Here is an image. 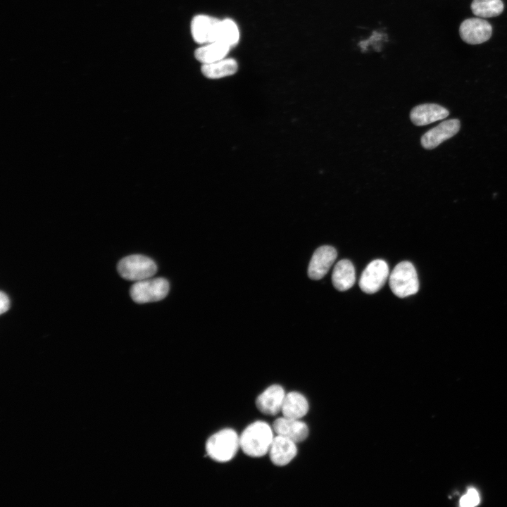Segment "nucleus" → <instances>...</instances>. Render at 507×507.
Masks as SVG:
<instances>
[{"label":"nucleus","mask_w":507,"mask_h":507,"mask_svg":"<svg viewBox=\"0 0 507 507\" xmlns=\"http://www.w3.org/2000/svg\"><path fill=\"white\" fill-rule=\"evenodd\" d=\"M274 439L270 426L265 422L256 421L246 427L239 436V446L251 457H261L268 453Z\"/></svg>","instance_id":"f257e3e1"},{"label":"nucleus","mask_w":507,"mask_h":507,"mask_svg":"<svg viewBox=\"0 0 507 507\" xmlns=\"http://www.w3.org/2000/svg\"><path fill=\"white\" fill-rule=\"evenodd\" d=\"M239 446V437L230 428L223 429L211 436L206 443L207 455L218 462H227L236 455Z\"/></svg>","instance_id":"f03ea898"},{"label":"nucleus","mask_w":507,"mask_h":507,"mask_svg":"<svg viewBox=\"0 0 507 507\" xmlns=\"http://www.w3.org/2000/svg\"><path fill=\"white\" fill-rule=\"evenodd\" d=\"M389 284L393 294L399 298L416 294L419 282L413 265L409 261L398 263L389 275Z\"/></svg>","instance_id":"7ed1b4c3"},{"label":"nucleus","mask_w":507,"mask_h":507,"mask_svg":"<svg viewBox=\"0 0 507 507\" xmlns=\"http://www.w3.org/2000/svg\"><path fill=\"white\" fill-rule=\"evenodd\" d=\"M117 269L124 279L137 282L154 275L157 266L151 258L140 254H133L122 258L118 263Z\"/></svg>","instance_id":"20e7f679"},{"label":"nucleus","mask_w":507,"mask_h":507,"mask_svg":"<svg viewBox=\"0 0 507 507\" xmlns=\"http://www.w3.org/2000/svg\"><path fill=\"white\" fill-rule=\"evenodd\" d=\"M168 292L169 283L162 277L137 281L130 290L132 300L137 303L161 301L168 295Z\"/></svg>","instance_id":"39448f33"},{"label":"nucleus","mask_w":507,"mask_h":507,"mask_svg":"<svg viewBox=\"0 0 507 507\" xmlns=\"http://www.w3.org/2000/svg\"><path fill=\"white\" fill-rule=\"evenodd\" d=\"M389 274L387 263L382 259H375L363 271L358 282L359 287L366 294H374L384 286Z\"/></svg>","instance_id":"423d86ee"},{"label":"nucleus","mask_w":507,"mask_h":507,"mask_svg":"<svg viewBox=\"0 0 507 507\" xmlns=\"http://www.w3.org/2000/svg\"><path fill=\"white\" fill-rule=\"evenodd\" d=\"M461 39L470 44H479L487 42L492 36L490 23L480 18H470L463 21L459 27Z\"/></svg>","instance_id":"0eeeda50"},{"label":"nucleus","mask_w":507,"mask_h":507,"mask_svg":"<svg viewBox=\"0 0 507 507\" xmlns=\"http://www.w3.org/2000/svg\"><path fill=\"white\" fill-rule=\"evenodd\" d=\"M336 249L331 246L318 247L313 253L308 268L309 278L318 280L329 271L337 258Z\"/></svg>","instance_id":"6e6552de"},{"label":"nucleus","mask_w":507,"mask_h":507,"mask_svg":"<svg viewBox=\"0 0 507 507\" xmlns=\"http://www.w3.org/2000/svg\"><path fill=\"white\" fill-rule=\"evenodd\" d=\"M220 20L206 15H197L191 23V32L194 41L208 44L217 41Z\"/></svg>","instance_id":"1a4fd4ad"},{"label":"nucleus","mask_w":507,"mask_h":507,"mask_svg":"<svg viewBox=\"0 0 507 507\" xmlns=\"http://www.w3.org/2000/svg\"><path fill=\"white\" fill-rule=\"evenodd\" d=\"M460 127L461 123L458 119L445 120L424 134L421 137V144L426 149H434L453 137Z\"/></svg>","instance_id":"9d476101"},{"label":"nucleus","mask_w":507,"mask_h":507,"mask_svg":"<svg viewBox=\"0 0 507 507\" xmlns=\"http://www.w3.org/2000/svg\"><path fill=\"white\" fill-rule=\"evenodd\" d=\"M273 429L277 435H280L298 443L304 441L308 436L307 425L299 419L282 417L276 419Z\"/></svg>","instance_id":"9b49d317"},{"label":"nucleus","mask_w":507,"mask_h":507,"mask_svg":"<svg viewBox=\"0 0 507 507\" xmlns=\"http://www.w3.org/2000/svg\"><path fill=\"white\" fill-rule=\"evenodd\" d=\"M285 394L282 387L273 384L258 396L256 407L263 414L275 415L281 411Z\"/></svg>","instance_id":"f8f14e48"},{"label":"nucleus","mask_w":507,"mask_h":507,"mask_svg":"<svg viewBox=\"0 0 507 507\" xmlns=\"http://www.w3.org/2000/svg\"><path fill=\"white\" fill-rule=\"evenodd\" d=\"M296 442L286 437H274L268 453L272 463L277 466L287 465L297 453Z\"/></svg>","instance_id":"ddd939ff"},{"label":"nucleus","mask_w":507,"mask_h":507,"mask_svg":"<svg viewBox=\"0 0 507 507\" xmlns=\"http://www.w3.org/2000/svg\"><path fill=\"white\" fill-rule=\"evenodd\" d=\"M449 111L436 104H423L415 106L411 111V121L418 126L425 125L446 118Z\"/></svg>","instance_id":"4468645a"},{"label":"nucleus","mask_w":507,"mask_h":507,"mask_svg":"<svg viewBox=\"0 0 507 507\" xmlns=\"http://www.w3.org/2000/svg\"><path fill=\"white\" fill-rule=\"evenodd\" d=\"M356 273L353 263L348 259L338 261L332 273V282L334 288L343 292L350 289L355 283Z\"/></svg>","instance_id":"2eb2a0df"},{"label":"nucleus","mask_w":507,"mask_h":507,"mask_svg":"<svg viewBox=\"0 0 507 507\" xmlns=\"http://www.w3.org/2000/svg\"><path fill=\"white\" fill-rule=\"evenodd\" d=\"M309 404L306 398L296 392L285 394L281 412L284 417L300 419L306 415Z\"/></svg>","instance_id":"dca6fc26"},{"label":"nucleus","mask_w":507,"mask_h":507,"mask_svg":"<svg viewBox=\"0 0 507 507\" xmlns=\"http://www.w3.org/2000/svg\"><path fill=\"white\" fill-rule=\"evenodd\" d=\"M237 68V63L234 58H224L213 63L203 64L201 72L208 78L219 79L234 74Z\"/></svg>","instance_id":"f3484780"},{"label":"nucleus","mask_w":507,"mask_h":507,"mask_svg":"<svg viewBox=\"0 0 507 507\" xmlns=\"http://www.w3.org/2000/svg\"><path fill=\"white\" fill-rule=\"evenodd\" d=\"M230 48L221 42L215 41L196 49L194 56L203 64L210 63L225 58Z\"/></svg>","instance_id":"a211bd4d"},{"label":"nucleus","mask_w":507,"mask_h":507,"mask_svg":"<svg viewBox=\"0 0 507 507\" xmlns=\"http://www.w3.org/2000/svg\"><path fill=\"white\" fill-rule=\"evenodd\" d=\"M503 8L501 0H473L471 4L473 14L482 18L498 16Z\"/></svg>","instance_id":"6ab92c4d"},{"label":"nucleus","mask_w":507,"mask_h":507,"mask_svg":"<svg viewBox=\"0 0 507 507\" xmlns=\"http://www.w3.org/2000/svg\"><path fill=\"white\" fill-rule=\"evenodd\" d=\"M239 39V32L237 24L231 19L220 20L217 41L221 42L230 47L237 44Z\"/></svg>","instance_id":"aec40b11"},{"label":"nucleus","mask_w":507,"mask_h":507,"mask_svg":"<svg viewBox=\"0 0 507 507\" xmlns=\"http://www.w3.org/2000/svg\"><path fill=\"white\" fill-rule=\"evenodd\" d=\"M480 501L479 494L475 489H469L465 495L460 500L461 506H474Z\"/></svg>","instance_id":"412c9836"},{"label":"nucleus","mask_w":507,"mask_h":507,"mask_svg":"<svg viewBox=\"0 0 507 507\" xmlns=\"http://www.w3.org/2000/svg\"><path fill=\"white\" fill-rule=\"evenodd\" d=\"M10 307V301L8 296L3 292L0 293V313L6 312Z\"/></svg>","instance_id":"4be33fe9"}]
</instances>
